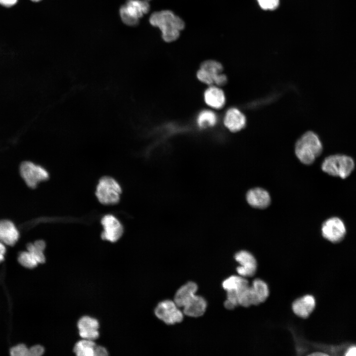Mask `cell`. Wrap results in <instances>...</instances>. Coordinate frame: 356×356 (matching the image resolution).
I'll return each mask as SVG.
<instances>
[{"label": "cell", "mask_w": 356, "mask_h": 356, "mask_svg": "<svg viewBox=\"0 0 356 356\" xmlns=\"http://www.w3.org/2000/svg\"><path fill=\"white\" fill-rule=\"evenodd\" d=\"M150 23L158 27L166 42H172L178 39L180 31L184 28L183 21L171 10H165L153 12L149 18Z\"/></svg>", "instance_id": "obj_1"}, {"label": "cell", "mask_w": 356, "mask_h": 356, "mask_svg": "<svg viewBox=\"0 0 356 356\" xmlns=\"http://www.w3.org/2000/svg\"><path fill=\"white\" fill-rule=\"evenodd\" d=\"M323 146L318 135L308 131L297 141L295 154L301 162L306 165L312 164L322 153Z\"/></svg>", "instance_id": "obj_2"}, {"label": "cell", "mask_w": 356, "mask_h": 356, "mask_svg": "<svg viewBox=\"0 0 356 356\" xmlns=\"http://www.w3.org/2000/svg\"><path fill=\"white\" fill-rule=\"evenodd\" d=\"M355 167L353 159L344 154L330 155L325 158L321 164V169L324 172L342 178L349 177Z\"/></svg>", "instance_id": "obj_3"}, {"label": "cell", "mask_w": 356, "mask_h": 356, "mask_svg": "<svg viewBox=\"0 0 356 356\" xmlns=\"http://www.w3.org/2000/svg\"><path fill=\"white\" fill-rule=\"evenodd\" d=\"M122 188L112 178H101L96 186L95 195L98 201L104 205H113L119 202Z\"/></svg>", "instance_id": "obj_4"}, {"label": "cell", "mask_w": 356, "mask_h": 356, "mask_svg": "<svg viewBox=\"0 0 356 356\" xmlns=\"http://www.w3.org/2000/svg\"><path fill=\"white\" fill-rule=\"evenodd\" d=\"M150 10L147 0H127L120 9V14L123 22L129 26H135L139 19Z\"/></svg>", "instance_id": "obj_5"}, {"label": "cell", "mask_w": 356, "mask_h": 356, "mask_svg": "<svg viewBox=\"0 0 356 356\" xmlns=\"http://www.w3.org/2000/svg\"><path fill=\"white\" fill-rule=\"evenodd\" d=\"M20 172L26 184L32 188H36L40 182L49 178L45 169L31 162H23L20 165Z\"/></svg>", "instance_id": "obj_6"}, {"label": "cell", "mask_w": 356, "mask_h": 356, "mask_svg": "<svg viewBox=\"0 0 356 356\" xmlns=\"http://www.w3.org/2000/svg\"><path fill=\"white\" fill-rule=\"evenodd\" d=\"M321 232L322 236L328 241L338 243L344 239L346 234V228L341 219L331 217L323 222Z\"/></svg>", "instance_id": "obj_7"}, {"label": "cell", "mask_w": 356, "mask_h": 356, "mask_svg": "<svg viewBox=\"0 0 356 356\" xmlns=\"http://www.w3.org/2000/svg\"><path fill=\"white\" fill-rule=\"evenodd\" d=\"M174 301L165 300L158 304L155 310L156 316L167 324H174L182 320V312Z\"/></svg>", "instance_id": "obj_8"}, {"label": "cell", "mask_w": 356, "mask_h": 356, "mask_svg": "<svg viewBox=\"0 0 356 356\" xmlns=\"http://www.w3.org/2000/svg\"><path fill=\"white\" fill-rule=\"evenodd\" d=\"M101 222L103 231L101 237L112 242L118 240L122 236L124 228L120 222L113 215H105L101 219Z\"/></svg>", "instance_id": "obj_9"}, {"label": "cell", "mask_w": 356, "mask_h": 356, "mask_svg": "<svg viewBox=\"0 0 356 356\" xmlns=\"http://www.w3.org/2000/svg\"><path fill=\"white\" fill-rule=\"evenodd\" d=\"M235 261L240 265L236 271L240 276L251 277L256 272L257 263L254 256L249 252L241 250L234 255Z\"/></svg>", "instance_id": "obj_10"}, {"label": "cell", "mask_w": 356, "mask_h": 356, "mask_svg": "<svg viewBox=\"0 0 356 356\" xmlns=\"http://www.w3.org/2000/svg\"><path fill=\"white\" fill-rule=\"evenodd\" d=\"M315 304V300L313 296L305 295L297 298L293 302L292 311L297 316L306 318L313 312Z\"/></svg>", "instance_id": "obj_11"}, {"label": "cell", "mask_w": 356, "mask_h": 356, "mask_svg": "<svg viewBox=\"0 0 356 356\" xmlns=\"http://www.w3.org/2000/svg\"><path fill=\"white\" fill-rule=\"evenodd\" d=\"M77 325L79 334L82 338L93 340L98 337L97 329L99 323L95 318L88 316H83L79 320Z\"/></svg>", "instance_id": "obj_12"}, {"label": "cell", "mask_w": 356, "mask_h": 356, "mask_svg": "<svg viewBox=\"0 0 356 356\" xmlns=\"http://www.w3.org/2000/svg\"><path fill=\"white\" fill-rule=\"evenodd\" d=\"M246 117L243 113L236 108H231L226 112L223 123L231 132H237L245 127Z\"/></svg>", "instance_id": "obj_13"}, {"label": "cell", "mask_w": 356, "mask_h": 356, "mask_svg": "<svg viewBox=\"0 0 356 356\" xmlns=\"http://www.w3.org/2000/svg\"><path fill=\"white\" fill-rule=\"evenodd\" d=\"M246 197L248 204L257 208H265L270 203V197L268 192L262 188L256 187L250 189Z\"/></svg>", "instance_id": "obj_14"}, {"label": "cell", "mask_w": 356, "mask_h": 356, "mask_svg": "<svg viewBox=\"0 0 356 356\" xmlns=\"http://www.w3.org/2000/svg\"><path fill=\"white\" fill-rule=\"evenodd\" d=\"M19 237V232L11 221H0V241L9 246L14 245Z\"/></svg>", "instance_id": "obj_15"}, {"label": "cell", "mask_w": 356, "mask_h": 356, "mask_svg": "<svg viewBox=\"0 0 356 356\" xmlns=\"http://www.w3.org/2000/svg\"><path fill=\"white\" fill-rule=\"evenodd\" d=\"M198 289L197 285L193 282H188L182 286L177 291L174 302L179 308H183L195 295Z\"/></svg>", "instance_id": "obj_16"}, {"label": "cell", "mask_w": 356, "mask_h": 356, "mask_svg": "<svg viewBox=\"0 0 356 356\" xmlns=\"http://www.w3.org/2000/svg\"><path fill=\"white\" fill-rule=\"evenodd\" d=\"M206 308V300L195 295L183 307V312L188 316L199 317L205 313Z\"/></svg>", "instance_id": "obj_17"}, {"label": "cell", "mask_w": 356, "mask_h": 356, "mask_svg": "<svg viewBox=\"0 0 356 356\" xmlns=\"http://www.w3.org/2000/svg\"><path fill=\"white\" fill-rule=\"evenodd\" d=\"M206 103L209 106L215 108H222L225 102V97L223 91L220 88L211 87L207 89L204 94Z\"/></svg>", "instance_id": "obj_18"}, {"label": "cell", "mask_w": 356, "mask_h": 356, "mask_svg": "<svg viewBox=\"0 0 356 356\" xmlns=\"http://www.w3.org/2000/svg\"><path fill=\"white\" fill-rule=\"evenodd\" d=\"M238 305L243 307H249L252 305H258L257 300L251 287L249 284L245 286L237 292Z\"/></svg>", "instance_id": "obj_19"}, {"label": "cell", "mask_w": 356, "mask_h": 356, "mask_svg": "<svg viewBox=\"0 0 356 356\" xmlns=\"http://www.w3.org/2000/svg\"><path fill=\"white\" fill-rule=\"evenodd\" d=\"M249 284V282L245 277L240 275H232L226 278L222 282V286L226 292L234 291L237 292Z\"/></svg>", "instance_id": "obj_20"}, {"label": "cell", "mask_w": 356, "mask_h": 356, "mask_svg": "<svg viewBox=\"0 0 356 356\" xmlns=\"http://www.w3.org/2000/svg\"><path fill=\"white\" fill-rule=\"evenodd\" d=\"M251 286L259 304L264 302L269 294V288L267 283L261 279L257 278L253 281Z\"/></svg>", "instance_id": "obj_21"}, {"label": "cell", "mask_w": 356, "mask_h": 356, "mask_svg": "<svg viewBox=\"0 0 356 356\" xmlns=\"http://www.w3.org/2000/svg\"><path fill=\"white\" fill-rule=\"evenodd\" d=\"M95 346L92 340L84 339L75 344L74 351L79 356H93Z\"/></svg>", "instance_id": "obj_22"}, {"label": "cell", "mask_w": 356, "mask_h": 356, "mask_svg": "<svg viewBox=\"0 0 356 356\" xmlns=\"http://www.w3.org/2000/svg\"><path fill=\"white\" fill-rule=\"evenodd\" d=\"M45 243L44 240H39L33 243L27 245V251L31 253L37 259L39 264L44 263L45 261L44 251L45 248Z\"/></svg>", "instance_id": "obj_23"}, {"label": "cell", "mask_w": 356, "mask_h": 356, "mask_svg": "<svg viewBox=\"0 0 356 356\" xmlns=\"http://www.w3.org/2000/svg\"><path fill=\"white\" fill-rule=\"evenodd\" d=\"M217 121L216 114L210 110H204L200 112L197 118L199 127H204L205 125L214 126Z\"/></svg>", "instance_id": "obj_24"}, {"label": "cell", "mask_w": 356, "mask_h": 356, "mask_svg": "<svg viewBox=\"0 0 356 356\" xmlns=\"http://www.w3.org/2000/svg\"><path fill=\"white\" fill-rule=\"evenodd\" d=\"M200 69H203L212 75L214 77L215 82L218 75L222 73L223 67L222 65L219 62L208 60L202 63Z\"/></svg>", "instance_id": "obj_25"}, {"label": "cell", "mask_w": 356, "mask_h": 356, "mask_svg": "<svg viewBox=\"0 0 356 356\" xmlns=\"http://www.w3.org/2000/svg\"><path fill=\"white\" fill-rule=\"evenodd\" d=\"M18 260L22 266L29 268H33L39 264L35 257L28 251L21 252Z\"/></svg>", "instance_id": "obj_26"}, {"label": "cell", "mask_w": 356, "mask_h": 356, "mask_svg": "<svg viewBox=\"0 0 356 356\" xmlns=\"http://www.w3.org/2000/svg\"><path fill=\"white\" fill-rule=\"evenodd\" d=\"M197 77L201 82L211 85L214 83V77L207 71L200 69L197 73Z\"/></svg>", "instance_id": "obj_27"}, {"label": "cell", "mask_w": 356, "mask_h": 356, "mask_svg": "<svg viewBox=\"0 0 356 356\" xmlns=\"http://www.w3.org/2000/svg\"><path fill=\"white\" fill-rule=\"evenodd\" d=\"M260 6L264 10H272L276 9L279 4V0H257Z\"/></svg>", "instance_id": "obj_28"}, {"label": "cell", "mask_w": 356, "mask_h": 356, "mask_svg": "<svg viewBox=\"0 0 356 356\" xmlns=\"http://www.w3.org/2000/svg\"><path fill=\"white\" fill-rule=\"evenodd\" d=\"M28 348L23 344L11 348L10 354L12 356H28Z\"/></svg>", "instance_id": "obj_29"}, {"label": "cell", "mask_w": 356, "mask_h": 356, "mask_svg": "<svg viewBox=\"0 0 356 356\" xmlns=\"http://www.w3.org/2000/svg\"><path fill=\"white\" fill-rule=\"evenodd\" d=\"M44 353V348L41 345H35L28 349V356H40Z\"/></svg>", "instance_id": "obj_30"}, {"label": "cell", "mask_w": 356, "mask_h": 356, "mask_svg": "<svg viewBox=\"0 0 356 356\" xmlns=\"http://www.w3.org/2000/svg\"><path fill=\"white\" fill-rule=\"evenodd\" d=\"M108 355L106 349L102 346H95L94 349V356H105Z\"/></svg>", "instance_id": "obj_31"}, {"label": "cell", "mask_w": 356, "mask_h": 356, "mask_svg": "<svg viewBox=\"0 0 356 356\" xmlns=\"http://www.w3.org/2000/svg\"><path fill=\"white\" fill-rule=\"evenodd\" d=\"M227 82L226 76L221 73L219 74L216 78L214 83L218 86H223Z\"/></svg>", "instance_id": "obj_32"}, {"label": "cell", "mask_w": 356, "mask_h": 356, "mask_svg": "<svg viewBox=\"0 0 356 356\" xmlns=\"http://www.w3.org/2000/svg\"><path fill=\"white\" fill-rule=\"evenodd\" d=\"M18 0H0V4L6 7H9L15 5Z\"/></svg>", "instance_id": "obj_33"}, {"label": "cell", "mask_w": 356, "mask_h": 356, "mask_svg": "<svg viewBox=\"0 0 356 356\" xmlns=\"http://www.w3.org/2000/svg\"><path fill=\"white\" fill-rule=\"evenodd\" d=\"M5 252V244L0 241V263L3 261Z\"/></svg>", "instance_id": "obj_34"}, {"label": "cell", "mask_w": 356, "mask_h": 356, "mask_svg": "<svg viewBox=\"0 0 356 356\" xmlns=\"http://www.w3.org/2000/svg\"><path fill=\"white\" fill-rule=\"evenodd\" d=\"M345 356H356V346H352L349 348L347 351Z\"/></svg>", "instance_id": "obj_35"}, {"label": "cell", "mask_w": 356, "mask_h": 356, "mask_svg": "<svg viewBox=\"0 0 356 356\" xmlns=\"http://www.w3.org/2000/svg\"><path fill=\"white\" fill-rule=\"evenodd\" d=\"M309 356H328V354H325V353H322V352H314V353H311V354H309Z\"/></svg>", "instance_id": "obj_36"}, {"label": "cell", "mask_w": 356, "mask_h": 356, "mask_svg": "<svg viewBox=\"0 0 356 356\" xmlns=\"http://www.w3.org/2000/svg\"><path fill=\"white\" fill-rule=\"evenodd\" d=\"M32 0V1H34V2H39V1H41V0Z\"/></svg>", "instance_id": "obj_37"}, {"label": "cell", "mask_w": 356, "mask_h": 356, "mask_svg": "<svg viewBox=\"0 0 356 356\" xmlns=\"http://www.w3.org/2000/svg\"></svg>", "instance_id": "obj_38"}]
</instances>
